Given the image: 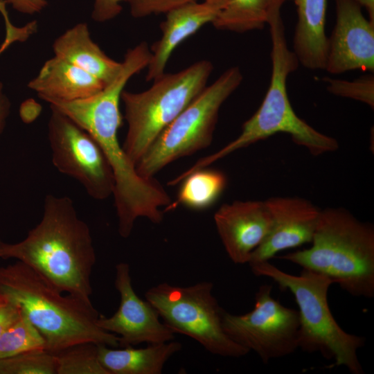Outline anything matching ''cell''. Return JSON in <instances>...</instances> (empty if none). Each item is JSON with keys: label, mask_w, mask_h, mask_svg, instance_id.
<instances>
[{"label": "cell", "mask_w": 374, "mask_h": 374, "mask_svg": "<svg viewBox=\"0 0 374 374\" xmlns=\"http://www.w3.org/2000/svg\"><path fill=\"white\" fill-rule=\"evenodd\" d=\"M0 258H15L60 291L91 301L93 239L69 197L47 195L40 222L19 242L0 241Z\"/></svg>", "instance_id": "obj_1"}, {"label": "cell", "mask_w": 374, "mask_h": 374, "mask_svg": "<svg viewBox=\"0 0 374 374\" xmlns=\"http://www.w3.org/2000/svg\"><path fill=\"white\" fill-rule=\"evenodd\" d=\"M286 0H275L267 20L271 42V73L268 89L257 111L242 125L240 135L211 155L198 160L184 171L183 176L206 168L211 163L241 148L278 133L290 136L292 141L305 148L313 156L334 152L337 141L327 136L299 118L292 107L287 91L289 75L296 71L299 61L288 48L280 8Z\"/></svg>", "instance_id": "obj_2"}, {"label": "cell", "mask_w": 374, "mask_h": 374, "mask_svg": "<svg viewBox=\"0 0 374 374\" xmlns=\"http://www.w3.org/2000/svg\"><path fill=\"white\" fill-rule=\"evenodd\" d=\"M62 293L19 261L0 267V294L21 307L44 337L47 350L55 353L83 342L119 348L118 337L97 325L100 315L91 301Z\"/></svg>", "instance_id": "obj_3"}, {"label": "cell", "mask_w": 374, "mask_h": 374, "mask_svg": "<svg viewBox=\"0 0 374 374\" xmlns=\"http://www.w3.org/2000/svg\"><path fill=\"white\" fill-rule=\"evenodd\" d=\"M312 246L279 258L329 278L348 294L374 296V226L348 210L321 209Z\"/></svg>", "instance_id": "obj_4"}, {"label": "cell", "mask_w": 374, "mask_h": 374, "mask_svg": "<svg viewBox=\"0 0 374 374\" xmlns=\"http://www.w3.org/2000/svg\"><path fill=\"white\" fill-rule=\"evenodd\" d=\"M249 266L254 275L272 279L294 296L299 308V348L319 353L334 360V366H344L352 374L364 373L357 351L365 339L346 332L335 319L328 301L333 284L329 278L305 269L300 275H292L269 261Z\"/></svg>", "instance_id": "obj_5"}, {"label": "cell", "mask_w": 374, "mask_h": 374, "mask_svg": "<svg viewBox=\"0 0 374 374\" xmlns=\"http://www.w3.org/2000/svg\"><path fill=\"white\" fill-rule=\"evenodd\" d=\"M213 70L202 60L176 73H166L141 92L121 94L127 131L122 145L136 163L160 133L206 88Z\"/></svg>", "instance_id": "obj_6"}, {"label": "cell", "mask_w": 374, "mask_h": 374, "mask_svg": "<svg viewBox=\"0 0 374 374\" xmlns=\"http://www.w3.org/2000/svg\"><path fill=\"white\" fill-rule=\"evenodd\" d=\"M242 79L240 68L232 66L206 86L156 138L136 163L137 172L154 178L168 163L209 146L220 107Z\"/></svg>", "instance_id": "obj_7"}, {"label": "cell", "mask_w": 374, "mask_h": 374, "mask_svg": "<svg viewBox=\"0 0 374 374\" xmlns=\"http://www.w3.org/2000/svg\"><path fill=\"white\" fill-rule=\"evenodd\" d=\"M208 281L181 287L167 283L147 290L145 299L175 334L185 335L208 352L226 357H240L249 352L233 341L223 329V309L213 295Z\"/></svg>", "instance_id": "obj_8"}, {"label": "cell", "mask_w": 374, "mask_h": 374, "mask_svg": "<svg viewBox=\"0 0 374 374\" xmlns=\"http://www.w3.org/2000/svg\"><path fill=\"white\" fill-rule=\"evenodd\" d=\"M271 291V285H261L250 312L233 314L224 310L222 317L228 336L249 352H255L265 364L299 348L298 310L282 305Z\"/></svg>", "instance_id": "obj_9"}, {"label": "cell", "mask_w": 374, "mask_h": 374, "mask_svg": "<svg viewBox=\"0 0 374 374\" xmlns=\"http://www.w3.org/2000/svg\"><path fill=\"white\" fill-rule=\"evenodd\" d=\"M51 111L47 128L53 166L78 181L93 199L113 195L114 173L98 143L67 116Z\"/></svg>", "instance_id": "obj_10"}, {"label": "cell", "mask_w": 374, "mask_h": 374, "mask_svg": "<svg viewBox=\"0 0 374 374\" xmlns=\"http://www.w3.org/2000/svg\"><path fill=\"white\" fill-rule=\"evenodd\" d=\"M115 268L114 285L120 295L119 307L110 317L100 316L97 325L117 335L120 348L173 340L175 332L160 321L156 309L134 292L129 265L120 262Z\"/></svg>", "instance_id": "obj_11"}, {"label": "cell", "mask_w": 374, "mask_h": 374, "mask_svg": "<svg viewBox=\"0 0 374 374\" xmlns=\"http://www.w3.org/2000/svg\"><path fill=\"white\" fill-rule=\"evenodd\" d=\"M336 22L330 37L325 69L331 74L374 71V22L355 0H335Z\"/></svg>", "instance_id": "obj_12"}, {"label": "cell", "mask_w": 374, "mask_h": 374, "mask_svg": "<svg viewBox=\"0 0 374 374\" xmlns=\"http://www.w3.org/2000/svg\"><path fill=\"white\" fill-rule=\"evenodd\" d=\"M265 202L271 226L265 240L252 253L249 265L269 261L282 251L311 242L321 211L299 197H271Z\"/></svg>", "instance_id": "obj_13"}, {"label": "cell", "mask_w": 374, "mask_h": 374, "mask_svg": "<svg viewBox=\"0 0 374 374\" xmlns=\"http://www.w3.org/2000/svg\"><path fill=\"white\" fill-rule=\"evenodd\" d=\"M214 222L229 258L235 264H245L266 238L271 216L265 201L238 200L222 204Z\"/></svg>", "instance_id": "obj_14"}, {"label": "cell", "mask_w": 374, "mask_h": 374, "mask_svg": "<svg viewBox=\"0 0 374 374\" xmlns=\"http://www.w3.org/2000/svg\"><path fill=\"white\" fill-rule=\"evenodd\" d=\"M218 12L206 3L197 1L167 12L160 24L161 37L150 47L145 80L154 81L161 76L174 50L203 26L212 23Z\"/></svg>", "instance_id": "obj_15"}, {"label": "cell", "mask_w": 374, "mask_h": 374, "mask_svg": "<svg viewBox=\"0 0 374 374\" xmlns=\"http://www.w3.org/2000/svg\"><path fill=\"white\" fill-rule=\"evenodd\" d=\"M105 85L93 75L53 55L43 64L27 86L47 103L86 98L100 91Z\"/></svg>", "instance_id": "obj_16"}, {"label": "cell", "mask_w": 374, "mask_h": 374, "mask_svg": "<svg viewBox=\"0 0 374 374\" xmlns=\"http://www.w3.org/2000/svg\"><path fill=\"white\" fill-rule=\"evenodd\" d=\"M292 1L297 12L292 51L303 67L324 70L328 48L325 33L327 0Z\"/></svg>", "instance_id": "obj_17"}, {"label": "cell", "mask_w": 374, "mask_h": 374, "mask_svg": "<svg viewBox=\"0 0 374 374\" xmlns=\"http://www.w3.org/2000/svg\"><path fill=\"white\" fill-rule=\"evenodd\" d=\"M54 55L84 70L105 84L119 72L122 63L109 57L92 39L87 23L66 30L53 42Z\"/></svg>", "instance_id": "obj_18"}, {"label": "cell", "mask_w": 374, "mask_h": 374, "mask_svg": "<svg viewBox=\"0 0 374 374\" xmlns=\"http://www.w3.org/2000/svg\"><path fill=\"white\" fill-rule=\"evenodd\" d=\"M180 342L150 344L121 348L98 345V359L109 374H160L167 361L181 349Z\"/></svg>", "instance_id": "obj_19"}, {"label": "cell", "mask_w": 374, "mask_h": 374, "mask_svg": "<svg viewBox=\"0 0 374 374\" xmlns=\"http://www.w3.org/2000/svg\"><path fill=\"white\" fill-rule=\"evenodd\" d=\"M181 182L177 200L168 206L169 209L178 204L193 210L211 206L225 189L227 179L222 172L204 168L188 175Z\"/></svg>", "instance_id": "obj_20"}, {"label": "cell", "mask_w": 374, "mask_h": 374, "mask_svg": "<svg viewBox=\"0 0 374 374\" xmlns=\"http://www.w3.org/2000/svg\"><path fill=\"white\" fill-rule=\"evenodd\" d=\"M275 0H229L211 23L217 30L245 33L262 29Z\"/></svg>", "instance_id": "obj_21"}, {"label": "cell", "mask_w": 374, "mask_h": 374, "mask_svg": "<svg viewBox=\"0 0 374 374\" xmlns=\"http://www.w3.org/2000/svg\"><path fill=\"white\" fill-rule=\"evenodd\" d=\"M37 349L46 350V341L21 308L19 317L0 335V360Z\"/></svg>", "instance_id": "obj_22"}, {"label": "cell", "mask_w": 374, "mask_h": 374, "mask_svg": "<svg viewBox=\"0 0 374 374\" xmlns=\"http://www.w3.org/2000/svg\"><path fill=\"white\" fill-rule=\"evenodd\" d=\"M98 345L83 342L54 353L56 374H109L99 361Z\"/></svg>", "instance_id": "obj_23"}, {"label": "cell", "mask_w": 374, "mask_h": 374, "mask_svg": "<svg viewBox=\"0 0 374 374\" xmlns=\"http://www.w3.org/2000/svg\"><path fill=\"white\" fill-rule=\"evenodd\" d=\"M0 374H56L55 354L37 349L1 359Z\"/></svg>", "instance_id": "obj_24"}, {"label": "cell", "mask_w": 374, "mask_h": 374, "mask_svg": "<svg viewBox=\"0 0 374 374\" xmlns=\"http://www.w3.org/2000/svg\"><path fill=\"white\" fill-rule=\"evenodd\" d=\"M328 91L335 96L362 102L371 109L374 108V76L362 75L353 80L324 77Z\"/></svg>", "instance_id": "obj_25"}, {"label": "cell", "mask_w": 374, "mask_h": 374, "mask_svg": "<svg viewBox=\"0 0 374 374\" xmlns=\"http://www.w3.org/2000/svg\"><path fill=\"white\" fill-rule=\"evenodd\" d=\"M197 0H125L131 15L143 18L152 15L166 14L184 4Z\"/></svg>", "instance_id": "obj_26"}, {"label": "cell", "mask_w": 374, "mask_h": 374, "mask_svg": "<svg viewBox=\"0 0 374 374\" xmlns=\"http://www.w3.org/2000/svg\"><path fill=\"white\" fill-rule=\"evenodd\" d=\"M125 0H94L91 18L96 22H106L118 17Z\"/></svg>", "instance_id": "obj_27"}, {"label": "cell", "mask_w": 374, "mask_h": 374, "mask_svg": "<svg viewBox=\"0 0 374 374\" xmlns=\"http://www.w3.org/2000/svg\"><path fill=\"white\" fill-rule=\"evenodd\" d=\"M20 306L9 296L0 294V335L19 317Z\"/></svg>", "instance_id": "obj_28"}, {"label": "cell", "mask_w": 374, "mask_h": 374, "mask_svg": "<svg viewBox=\"0 0 374 374\" xmlns=\"http://www.w3.org/2000/svg\"><path fill=\"white\" fill-rule=\"evenodd\" d=\"M23 14L34 15L42 11L48 5L46 0H1Z\"/></svg>", "instance_id": "obj_29"}, {"label": "cell", "mask_w": 374, "mask_h": 374, "mask_svg": "<svg viewBox=\"0 0 374 374\" xmlns=\"http://www.w3.org/2000/svg\"><path fill=\"white\" fill-rule=\"evenodd\" d=\"M10 103L8 98L3 93H0V136L2 134L10 114Z\"/></svg>", "instance_id": "obj_30"}, {"label": "cell", "mask_w": 374, "mask_h": 374, "mask_svg": "<svg viewBox=\"0 0 374 374\" xmlns=\"http://www.w3.org/2000/svg\"><path fill=\"white\" fill-rule=\"evenodd\" d=\"M368 15V19L374 22V0H355Z\"/></svg>", "instance_id": "obj_31"}, {"label": "cell", "mask_w": 374, "mask_h": 374, "mask_svg": "<svg viewBox=\"0 0 374 374\" xmlns=\"http://www.w3.org/2000/svg\"><path fill=\"white\" fill-rule=\"evenodd\" d=\"M229 1V0H203L204 2L206 3L218 11L223 8Z\"/></svg>", "instance_id": "obj_32"}, {"label": "cell", "mask_w": 374, "mask_h": 374, "mask_svg": "<svg viewBox=\"0 0 374 374\" xmlns=\"http://www.w3.org/2000/svg\"><path fill=\"white\" fill-rule=\"evenodd\" d=\"M3 93V84L0 82V93Z\"/></svg>", "instance_id": "obj_33"}, {"label": "cell", "mask_w": 374, "mask_h": 374, "mask_svg": "<svg viewBox=\"0 0 374 374\" xmlns=\"http://www.w3.org/2000/svg\"><path fill=\"white\" fill-rule=\"evenodd\" d=\"M1 241V240H0Z\"/></svg>", "instance_id": "obj_34"}]
</instances>
